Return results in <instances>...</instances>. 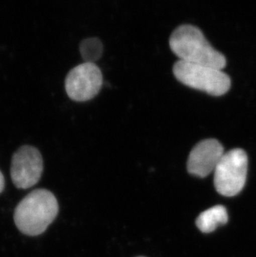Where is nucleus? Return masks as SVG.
<instances>
[{"label":"nucleus","mask_w":256,"mask_h":257,"mask_svg":"<svg viewBox=\"0 0 256 257\" xmlns=\"http://www.w3.org/2000/svg\"><path fill=\"white\" fill-rule=\"evenodd\" d=\"M169 44L172 52L183 62L221 70L226 65L225 57L215 50L201 29L194 25H181L175 29L170 37Z\"/></svg>","instance_id":"nucleus-1"},{"label":"nucleus","mask_w":256,"mask_h":257,"mask_svg":"<svg viewBox=\"0 0 256 257\" xmlns=\"http://www.w3.org/2000/svg\"><path fill=\"white\" fill-rule=\"evenodd\" d=\"M58 213L55 196L48 190L37 189L20 201L15 209L14 219L21 232L34 236L44 233Z\"/></svg>","instance_id":"nucleus-2"},{"label":"nucleus","mask_w":256,"mask_h":257,"mask_svg":"<svg viewBox=\"0 0 256 257\" xmlns=\"http://www.w3.org/2000/svg\"><path fill=\"white\" fill-rule=\"evenodd\" d=\"M177 80L191 88L213 96H221L230 90L231 81L221 69L177 61L173 67Z\"/></svg>","instance_id":"nucleus-3"},{"label":"nucleus","mask_w":256,"mask_h":257,"mask_svg":"<svg viewBox=\"0 0 256 257\" xmlns=\"http://www.w3.org/2000/svg\"><path fill=\"white\" fill-rule=\"evenodd\" d=\"M248 157L240 148L224 153L214 171V185L218 193L225 197L239 194L246 182Z\"/></svg>","instance_id":"nucleus-4"},{"label":"nucleus","mask_w":256,"mask_h":257,"mask_svg":"<svg viewBox=\"0 0 256 257\" xmlns=\"http://www.w3.org/2000/svg\"><path fill=\"white\" fill-rule=\"evenodd\" d=\"M102 85V74L95 63H83L68 73L65 80L66 92L71 99L85 102L99 92Z\"/></svg>","instance_id":"nucleus-5"},{"label":"nucleus","mask_w":256,"mask_h":257,"mask_svg":"<svg viewBox=\"0 0 256 257\" xmlns=\"http://www.w3.org/2000/svg\"><path fill=\"white\" fill-rule=\"evenodd\" d=\"M44 162L41 153L31 146H24L14 154L11 163V178L15 187L28 189L41 178Z\"/></svg>","instance_id":"nucleus-6"},{"label":"nucleus","mask_w":256,"mask_h":257,"mask_svg":"<svg viewBox=\"0 0 256 257\" xmlns=\"http://www.w3.org/2000/svg\"><path fill=\"white\" fill-rule=\"evenodd\" d=\"M222 144L216 139H205L191 150L187 161V171L195 177H207L214 172L224 155Z\"/></svg>","instance_id":"nucleus-7"},{"label":"nucleus","mask_w":256,"mask_h":257,"mask_svg":"<svg viewBox=\"0 0 256 257\" xmlns=\"http://www.w3.org/2000/svg\"><path fill=\"white\" fill-rule=\"evenodd\" d=\"M228 219L226 208L221 205H217L201 212L196 218V224L202 232L210 233L218 226L227 223Z\"/></svg>","instance_id":"nucleus-8"},{"label":"nucleus","mask_w":256,"mask_h":257,"mask_svg":"<svg viewBox=\"0 0 256 257\" xmlns=\"http://www.w3.org/2000/svg\"><path fill=\"white\" fill-rule=\"evenodd\" d=\"M80 52L85 63H95L102 57V42L97 38L85 39L80 44Z\"/></svg>","instance_id":"nucleus-9"},{"label":"nucleus","mask_w":256,"mask_h":257,"mask_svg":"<svg viewBox=\"0 0 256 257\" xmlns=\"http://www.w3.org/2000/svg\"><path fill=\"white\" fill-rule=\"evenodd\" d=\"M5 177H4L2 172H0V193L5 189Z\"/></svg>","instance_id":"nucleus-10"},{"label":"nucleus","mask_w":256,"mask_h":257,"mask_svg":"<svg viewBox=\"0 0 256 257\" xmlns=\"http://www.w3.org/2000/svg\"><path fill=\"white\" fill-rule=\"evenodd\" d=\"M139 257H144V256H139Z\"/></svg>","instance_id":"nucleus-11"}]
</instances>
